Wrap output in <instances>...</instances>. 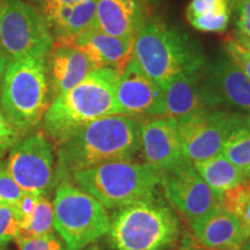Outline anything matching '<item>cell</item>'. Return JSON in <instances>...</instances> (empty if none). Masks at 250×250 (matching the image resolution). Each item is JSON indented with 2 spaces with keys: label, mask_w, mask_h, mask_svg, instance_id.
Here are the masks:
<instances>
[{
  "label": "cell",
  "mask_w": 250,
  "mask_h": 250,
  "mask_svg": "<svg viewBox=\"0 0 250 250\" xmlns=\"http://www.w3.org/2000/svg\"><path fill=\"white\" fill-rule=\"evenodd\" d=\"M161 175L146 162L122 160L77 171L71 181L107 210L116 211L158 193Z\"/></svg>",
  "instance_id": "5"
},
{
  "label": "cell",
  "mask_w": 250,
  "mask_h": 250,
  "mask_svg": "<svg viewBox=\"0 0 250 250\" xmlns=\"http://www.w3.org/2000/svg\"><path fill=\"white\" fill-rule=\"evenodd\" d=\"M9 62H11V58H9V56L6 54L5 50L1 48V45H0V85H1L2 78H4L5 71L6 68H7Z\"/></svg>",
  "instance_id": "34"
},
{
  "label": "cell",
  "mask_w": 250,
  "mask_h": 250,
  "mask_svg": "<svg viewBox=\"0 0 250 250\" xmlns=\"http://www.w3.org/2000/svg\"><path fill=\"white\" fill-rule=\"evenodd\" d=\"M221 153L250 180V115H240Z\"/></svg>",
  "instance_id": "23"
},
{
  "label": "cell",
  "mask_w": 250,
  "mask_h": 250,
  "mask_svg": "<svg viewBox=\"0 0 250 250\" xmlns=\"http://www.w3.org/2000/svg\"><path fill=\"white\" fill-rule=\"evenodd\" d=\"M89 250H94V249H89Z\"/></svg>",
  "instance_id": "41"
},
{
  "label": "cell",
  "mask_w": 250,
  "mask_h": 250,
  "mask_svg": "<svg viewBox=\"0 0 250 250\" xmlns=\"http://www.w3.org/2000/svg\"><path fill=\"white\" fill-rule=\"evenodd\" d=\"M234 39H235L236 42H239L240 44L242 46H245L246 49H248L250 51V37L249 36H246L243 35V34H240V33H236L233 35Z\"/></svg>",
  "instance_id": "35"
},
{
  "label": "cell",
  "mask_w": 250,
  "mask_h": 250,
  "mask_svg": "<svg viewBox=\"0 0 250 250\" xmlns=\"http://www.w3.org/2000/svg\"><path fill=\"white\" fill-rule=\"evenodd\" d=\"M40 195L42 193H35V192H24V195L21 197V199L17 204H14L15 212H17L19 220H20L21 225V232L24 227L29 224L31 217H33L34 211L39 202Z\"/></svg>",
  "instance_id": "30"
},
{
  "label": "cell",
  "mask_w": 250,
  "mask_h": 250,
  "mask_svg": "<svg viewBox=\"0 0 250 250\" xmlns=\"http://www.w3.org/2000/svg\"><path fill=\"white\" fill-rule=\"evenodd\" d=\"M228 1H240V0H228Z\"/></svg>",
  "instance_id": "40"
},
{
  "label": "cell",
  "mask_w": 250,
  "mask_h": 250,
  "mask_svg": "<svg viewBox=\"0 0 250 250\" xmlns=\"http://www.w3.org/2000/svg\"><path fill=\"white\" fill-rule=\"evenodd\" d=\"M121 72L99 67L85 79L50 102L43 117V133L61 146L87 124L102 117L121 115L116 100Z\"/></svg>",
  "instance_id": "2"
},
{
  "label": "cell",
  "mask_w": 250,
  "mask_h": 250,
  "mask_svg": "<svg viewBox=\"0 0 250 250\" xmlns=\"http://www.w3.org/2000/svg\"><path fill=\"white\" fill-rule=\"evenodd\" d=\"M55 233L54 206L45 195H40L39 202L29 224L23 228L21 234L24 235H46Z\"/></svg>",
  "instance_id": "25"
},
{
  "label": "cell",
  "mask_w": 250,
  "mask_h": 250,
  "mask_svg": "<svg viewBox=\"0 0 250 250\" xmlns=\"http://www.w3.org/2000/svg\"><path fill=\"white\" fill-rule=\"evenodd\" d=\"M202 83L206 108L250 115V81L226 54L206 64Z\"/></svg>",
  "instance_id": "11"
},
{
  "label": "cell",
  "mask_w": 250,
  "mask_h": 250,
  "mask_svg": "<svg viewBox=\"0 0 250 250\" xmlns=\"http://www.w3.org/2000/svg\"><path fill=\"white\" fill-rule=\"evenodd\" d=\"M146 2H147V4H151V2H156V1H159V0H145Z\"/></svg>",
  "instance_id": "38"
},
{
  "label": "cell",
  "mask_w": 250,
  "mask_h": 250,
  "mask_svg": "<svg viewBox=\"0 0 250 250\" xmlns=\"http://www.w3.org/2000/svg\"><path fill=\"white\" fill-rule=\"evenodd\" d=\"M226 250H250V241L248 243H246L245 246L240 247V248H235V249H226Z\"/></svg>",
  "instance_id": "36"
},
{
  "label": "cell",
  "mask_w": 250,
  "mask_h": 250,
  "mask_svg": "<svg viewBox=\"0 0 250 250\" xmlns=\"http://www.w3.org/2000/svg\"><path fill=\"white\" fill-rule=\"evenodd\" d=\"M96 0L74 5H49L39 9L45 18L55 44L72 45L81 34L93 27Z\"/></svg>",
  "instance_id": "19"
},
{
  "label": "cell",
  "mask_w": 250,
  "mask_h": 250,
  "mask_svg": "<svg viewBox=\"0 0 250 250\" xmlns=\"http://www.w3.org/2000/svg\"><path fill=\"white\" fill-rule=\"evenodd\" d=\"M187 20L202 33H223L229 23L228 0H191L187 7Z\"/></svg>",
  "instance_id": "22"
},
{
  "label": "cell",
  "mask_w": 250,
  "mask_h": 250,
  "mask_svg": "<svg viewBox=\"0 0 250 250\" xmlns=\"http://www.w3.org/2000/svg\"><path fill=\"white\" fill-rule=\"evenodd\" d=\"M0 45L11 59L45 58L55 41L36 6L23 0H0Z\"/></svg>",
  "instance_id": "8"
},
{
  "label": "cell",
  "mask_w": 250,
  "mask_h": 250,
  "mask_svg": "<svg viewBox=\"0 0 250 250\" xmlns=\"http://www.w3.org/2000/svg\"><path fill=\"white\" fill-rule=\"evenodd\" d=\"M45 66L51 101L99 68L83 51L74 46L61 44H55L46 56Z\"/></svg>",
  "instance_id": "17"
},
{
  "label": "cell",
  "mask_w": 250,
  "mask_h": 250,
  "mask_svg": "<svg viewBox=\"0 0 250 250\" xmlns=\"http://www.w3.org/2000/svg\"><path fill=\"white\" fill-rule=\"evenodd\" d=\"M139 144L142 155L161 173L189 164L183 153L177 120L170 117H153L140 121Z\"/></svg>",
  "instance_id": "13"
},
{
  "label": "cell",
  "mask_w": 250,
  "mask_h": 250,
  "mask_svg": "<svg viewBox=\"0 0 250 250\" xmlns=\"http://www.w3.org/2000/svg\"><path fill=\"white\" fill-rule=\"evenodd\" d=\"M186 247H187V250H206V249L197 248V247H191V246H186Z\"/></svg>",
  "instance_id": "37"
},
{
  "label": "cell",
  "mask_w": 250,
  "mask_h": 250,
  "mask_svg": "<svg viewBox=\"0 0 250 250\" xmlns=\"http://www.w3.org/2000/svg\"><path fill=\"white\" fill-rule=\"evenodd\" d=\"M203 71H186L165 81L160 88L164 98V116L180 120L208 109L203 93Z\"/></svg>",
  "instance_id": "18"
},
{
  "label": "cell",
  "mask_w": 250,
  "mask_h": 250,
  "mask_svg": "<svg viewBox=\"0 0 250 250\" xmlns=\"http://www.w3.org/2000/svg\"><path fill=\"white\" fill-rule=\"evenodd\" d=\"M71 46L88 56L96 67L114 68L122 73L132 57L133 40L120 39L90 28L77 37Z\"/></svg>",
  "instance_id": "20"
},
{
  "label": "cell",
  "mask_w": 250,
  "mask_h": 250,
  "mask_svg": "<svg viewBox=\"0 0 250 250\" xmlns=\"http://www.w3.org/2000/svg\"><path fill=\"white\" fill-rule=\"evenodd\" d=\"M180 250H187V247H186V246H184V247H183V248H181Z\"/></svg>",
  "instance_id": "39"
},
{
  "label": "cell",
  "mask_w": 250,
  "mask_h": 250,
  "mask_svg": "<svg viewBox=\"0 0 250 250\" xmlns=\"http://www.w3.org/2000/svg\"><path fill=\"white\" fill-rule=\"evenodd\" d=\"M15 241L20 250H66L64 243L55 233L46 234V235L20 234Z\"/></svg>",
  "instance_id": "27"
},
{
  "label": "cell",
  "mask_w": 250,
  "mask_h": 250,
  "mask_svg": "<svg viewBox=\"0 0 250 250\" xmlns=\"http://www.w3.org/2000/svg\"><path fill=\"white\" fill-rule=\"evenodd\" d=\"M21 134L8 123L0 109V158L20 140Z\"/></svg>",
  "instance_id": "31"
},
{
  "label": "cell",
  "mask_w": 250,
  "mask_h": 250,
  "mask_svg": "<svg viewBox=\"0 0 250 250\" xmlns=\"http://www.w3.org/2000/svg\"><path fill=\"white\" fill-rule=\"evenodd\" d=\"M240 115L221 109H203L177 120L188 160L193 164L220 154Z\"/></svg>",
  "instance_id": "10"
},
{
  "label": "cell",
  "mask_w": 250,
  "mask_h": 250,
  "mask_svg": "<svg viewBox=\"0 0 250 250\" xmlns=\"http://www.w3.org/2000/svg\"><path fill=\"white\" fill-rule=\"evenodd\" d=\"M21 234V225L14 205H0V247L15 241Z\"/></svg>",
  "instance_id": "26"
},
{
  "label": "cell",
  "mask_w": 250,
  "mask_h": 250,
  "mask_svg": "<svg viewBox=\"0 0 250 250\" xmlns=\"http://www.w3.org/2000/svg\"><path fill=\"white\" fill-rule=\"evenodd\" d=\"M132 57L159 86L186 71H202L206 58L196 41L160 19H148L133 40Z\"/></svg>",
  "instance_id": "4"
},
{
  "label": "cell",
  "mask_w": 250,
  "mask_h": 250,
  "mask_svg": "<svg viewBox=\"0 0 250 250\" xmlns=\"http://www.w3.org/2000/svg\"><path fill=\"white\" fill-rule=\"evenodd\" d=\"M148 18L145 0H96L92 28L120 39L134 40Z\"/></svg>",
  "instance_id": "16"
},
{
  "label": "cell",
  "mask_w": 250,
  "mask_h": 250,
  "mask_svg": "<svg viewBox=\"0 0 250 250\" xmlns=\"http://www.w3.org/2000/svg\"><path fill=\"white\" fill-rule=\"evenodd\" d=\"M192 165L203 180L221 198L225 192L235 189L249 181L248 176L239 167L228 160L223 153L208 160L193 162Z\"/></svg>",
  "instance_id": "21"
},
{
  "label": "cell",
  "mask_w": 250,
  "mask_h": 250,
  "mask_svg": "<svg viewBox=\"0 0 250 250\" xmlns=\"http://www.w3.org/2000/svg\"><path fill=\"white\" fill-rule=\"evenodd\" d=\"M221 205L235 214L250 233V180L225 192Z\"/></svg>",
  "instance_id": "24"
},
{
  "label": "cell",
  "mask_w": 250,
  "mask_h": 250,
  "mask_svg": "<svg viewBox=\"0 0 250 250\" xmlns=\"http://www.w3.org/2000/svg\"><path fill=\"white\" fill-rule=\"evenodd\" d=\"M54 226L66 250H85L101 237L110 227V214L93 196L62 181L56 187Z\"/></svg>",
  "instance_id": "7"
},
{
  "label": "cell",
  "mask_w": 250,
  "mask_h": 250,
  "mask_svg": "<svg viewBox=\"0 0 250 250\" xmlns=\"http://www.w3.org/2000/svg\"><path fill=\"white\" fill-rule=\"evenodd\" d=\"M24 195L21 187L8 173L4 162L0 164V205H14Z\"/></svg>",
  "instance_id": "28"
},
{
  "label": "cell",
  "mask_w": 250,
  "mask_h": 250,
  "mask_svg": "<svg viewBox=\"0 0 250 250\" xmlns=\"http://www.w3.org/2000/svg\"><path fill=\"white\" fill-rule=\"evenodd\" d=\"M34 2V6L37 8L43 7V6L49 5H74L80 4V2H87V1H94V0H31Z\"/></svg>",
  "instance_id": "33"
},
{
  "label": "cell",
  "mask_w": 250,
  "mask_h": 250,
  "mask_svg": "<svg viewBox=\"0 0 250 250\" xmlns=\"http://www.w3.org/2000/svg\"><path fill=\"white\" fill-rule=\"evenodd\" d=\"M189 225L199 243L210 250L235 249L250 241V233L245 225L223 205L191 219Z\"/></svg>",
  "instance_id": "15"
},
{
  "label": "cell",
  "mask_w": 250,
  "mask_h": 250,
  "mask_svg": "<svg viewBox=\"0 0 250 250\" xmlns=\"http://www.w3.org/2000/svg\"><path fill=\"white\" fill-rule=\"evenodd\" d=\"M237 33L250 37V0H240L236 6Z\"/></svg>",
  "instance_id": "32"
},
{
  "label": "cell",
  "mask_w": 250,
  "mask_h": 250,
  "mask_svg": "<svg viewBox=\"0 0 250 250\" xmlns=\"http://www.w3.org/2000/svg\"><path fill=\"white\" fill-rule=\"evenodd\" d=\"M139 123L125 115L102 117L87 124L59 146L56 186L79 170L110 161L132 160L139 152Z\"/></svg>",
  "instance_id": "1"
},
{
  "label": "cell",
  "mask_w": 250,
  "mask_h": 250,
  "mask_svg": "<svg viewBox=\"0 0 250 250\" xmlns=\"http://www.w3.org/2000/svg\"><path fill=\"white\" fill-rule=\"evenodd\" d=\"M121 115L133 118L164 116V98L160 86L142 70L133 57L122 71L116 88Z\"/></svg>",
  "instance_id": "14"
},
{
  "label": "cell",
  "mask_w": 250,
  "mask_h": 250,
  "mask_svg": "<svg viewBox=\"0 0 250 250\" xmlns=\"http://www.w3.org/2000/svg\"><path fill=\"white\" fill-rule=\"evenodd\" d=\"M160 186L171 206L188 220L221 205V197L203 180L191 162L162 173Z\"/></svg>",
  "instance_id": "12"
},
{
  "label": "cell",
  "mask_w": 250,
  "mask_h": 250,
  "mask_svg": "<svg viewBox=\"0 0 250 250\" xmlns=\"http://www.w3.org/2000/svg\"><path fill=\"white\" fill-rule=\"evenodd\" d=\"M45 58L11 59L0 85V109L24 133L43 121L50 104Z\"/></svg>",
  "instance_id": "6"
},
{
  "label": "cell",
  "mask_w": 250,
  "mask_h": 250,
  "mask_svg": "<svg viewBox=\"0 0 250 250\" xmlns=\"http://www.w3.org/2000/svg\"><path fill=\"white\" fill-rule=\"evenodd\" d=\"M6 168L24 192L45 195L56 187L54 145L43 131L20 139L9 149Z\"/></svg>",
  "instance_id": "9"
},
{
  "label": "cell",
  "mask_w": 250,
  "mask_h": 250,
  "mask_svg": "<svg viewBox=\"0 0 250 250\" xmlns=\"http://www.w3.org/2000/svg\"><path fill=\"white\" fill-rule=\"evenodd\" d=\"M225 54L241 68L250 81V51L236 42L234 37H227L224 42Z\"/></svg>",
  "instance_id": "29"
},
{
  "label": "cell",
  "mask_w": 250,
  "mask_h": 250,
  "mask_svg": "<svg viewBox=\"0 0 250 250\" xmlns=\"http://www.w3.org/2000/svg\"><path fill=\"white\" fill-rule=\"evenodd\" d=\"M179 215L155 193L115 211L107 242L111 250H170L182 235Z\"/></svg>",
  "instance_id": "3"
}]
</instances>
